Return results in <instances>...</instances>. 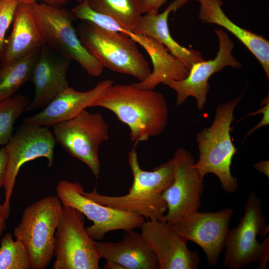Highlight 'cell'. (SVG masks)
I'll return each instance as SVG.
<instances>
[{
  "label": "cell",
  "instance_id": "7a4b0ae2",
  "mask_svg": "<svg viewBox=\"0 0 269 269\" xmlns=\"http://www.w3.org/2000/svg\"><path fill=\"white\" fill-rule=\"evenodd\" d=\"M137 144L134 143L128 153V163L133 182L128 194L118 196L101 195L96 187L91 192H86L84 190L83 193L102 205L135 214L147 220L161 221L167 211L162 193L173 181L174 159L172 157L152 171L143 170L138 162Z\"/></svg>",
  "mask_w": 269,
  "mask_h": 269
},
{
  "label": "cell",
  "instance_id": "e575fe53",
  "mask_svg": "<svg viewBox=\"0 0 269 269\" xmlns=\"http://www.w3.org/2000/svg\"><path fill=\"white\" fill-rule=\"evenodd\" d=\"M103 269H124V267L120 265V264L111 262L107 261L106 263L103 267Z\"/></svg>",
  "mask_w": 269,
  "mask_h": 269
},
{
  "label": "cell",
  "instance_id": "4316f807",
  "mask_svg": "<svg viewBox=\"0 0 269 269\" xmlns=\"http://www.w3.org/2000/svg\"><path fill=\"white\" fill-rule=\"evenodd\" d=\"M18 4L16 0H0V61L6 43L5 35Z\"/></svg>",
  "mask_w": 269,
  "mask_h": 269
},
{
  "label": "cell",
  "instance_id": "e0dca14e",
  "mask_svg": "<svg viewBox=\"0 0 269 269\" xmlns=\"http://www.w3.org/2000/svg\"><path fill=\"white\" fill-rule=\"evenodd\" d=\"M113 82L106 79L98 82L92 89L77 91L70 87L64 90L38 113L24 118L22 123L42 126H53L70 120L93 104Z\"/></svg>",
  "mask_w": 269,
  "mask_h": 269
},
{
  "label": "cell",
  "instance_id": "3957f363",
  "mask_svg": "<svg viewBox=\"0 0 269 269\" xmlns=\"http://www.w3.org/2000/svg\"><path fill=\"white\" fill-rule=\"evenodd\" d=\"M243 95L219 104L212 124L199 131L196 138L199 158L194 167L203 178L209 173L215 175L226 193L238 189L237 178L231 171L232 159L237 151L231 135V125L235 120L234 111Z\"/></svg>",
  "mask_w": 269,
  "mask_h": 269
},
{
  "label": "cell",
  "instance_id": "30bf717a",
  "mask_svg": "<svg viewBox=\"0 0 269 269\" xmlns=\"http://www.w3.org/2000/svg\"><path fill=\"white\" fill-rule=\"evenodd\" d=\"M83 190L79 183L66 180L59 181L56 187L57 195L63 205L76 208L93 222L86 231L93 240H100L111 231L127 232L140 228L144 223V217L97 203L86 197Z\"/></svg>",
  "mask_w": 269,
  "mask_h": 269
},
{
  "label": "cell",
  "instance_id": "d6986e66",
  "mask_svg": "<svg viewBox=\"0 0 269 269\" xmlns=\"http://www.w3.org/2000/svg\"><path fill=\"white\" fill-rule=\"evenodd\" d=\"M96 245L101 258L117 263L124 269H159L157 259L141 234L127 232L117 243L99 242Z\"/></svg>",
  "mask_w": 269,
  "mask_h": 269
},
{
  "label": "cell",
  "instance_id": "4dcf8cb0",
  "mask_svg": "<svg viewBox=\"0 0 269 269\" xmlns=\"http://www.w3.org/2000/svg\"><path fill=\"white\" fill-rule=\"evenodd\" d=\"M263 247L258 262V269H265L269 260V238L268 237L263 242Z\"/></svg>",
  "mask_w": 269,
  "mask_h": 269
},
{
  "label": "cell",
  "instance_id": "d6a6232c",
  "mask_svg": "<svg viewBox=\"0 0 269 269\" xmlns=\"http://www.w3.org/2000/svg\"><path fill=\"white\" fill-rule=\"evenodd\" d=\"M9 214L10 211L4 207L3 204H0V238L6 228V220L8 218Z\"/></svg>",
  "mask_w": 269,
  "mask_h": 269
},
{
  "label": "cell",
  "instance_id": "7402d4cb",
  "mask_svg": "<svg viewBox=\"0 0 269 269\" xmlns=\"http://www.w3.org/2000/svg\"><path fill=\"white\" fill-rule=\"evenodd\" d=\"M198 17L206 23L218 25L237 37L254 55L269 79V41L264 36L240 27L233 22L222 8V0H197Z\"/></svg>",
  "mask_w": 269,
  "mask_h": 269
},
{
  "label": "cell",
  "instance_id": "8992f818",
  "mask_svg": "<svg viewBox=\"0 0 269 269\" xmlns=\"http://www.w3.org/2000/svg\"><path fill=\"white\" fill-rule=\"evenodd\" d=\"M28 5V4H27ZM44 38L52 50L77 62L90 75L100 76L104 67L84 48L73 25L71 11L44 2L28 5Z\"/></svg>",
  "mask_w": 269,
  "mask_h": 269
},
{
  "label": "cell",
  "instance_id": "484cf974",
  "mask_svg": "<svg viewBox=\"0 0 269 269\" xmlns=\"http://www.w3.org/2000/svg\"><path fill=\"white\" fill-rule=\"evenodd\" d=\"M29 269V258L24 244L13 240L10 233H6L0 241V269Z\"/></svg>",
  "mask_w": 269,
  "mask_h": 269
},
{
  "label": "cell",
  "instance_id": "ffe728a7",
  "mask_svg": "<svg viewBox=\"0 0 269 269\" xmlns=\"http://www.w3.org/2000/svg\"><path fill=\"white\" fill-rule=\"evenodd\" d=\"M189 0H174L161 13L143 14L133 30L134 33L150 36L160 42L189 70L195 63L205 59L200 52L186 48L172 38L169 32L168 19L172 11H175Z\"/></svg>",
  "mask_w": 269,
  "mask_h": 269
},
{
  "label": "cell",
  "instance_id": "836d02e7",
  "mask_svg": "<svg viewBox=\"0 0 269 269\" xmlns=\"http://www.w3.org/2000/svg\"><path fill=\"white\" fill-rule=\"evenodd\" d=\"M254 167L258 171L264 174L268 178L269 177V161L264 160L254 164Z\"/></svg>",
  "mask_w": 269,
  "mask_h": 269
},
{
  "label": "cell",
  "instance_id": "ba28073f",
  "mask_svg": "<svg viewBox=\"0 0 269 269\" xmlns=\"http://www.w3.org/2000/svg\"><path fill=\"white\" fill-rule=\"evenodd\" d=\"M85 215L71 206L63 205L55 234L53 269H99L101 259L96 241L87 234Z\"/></svg>",
  "mask_w": 269,
  "mask_h": 269
},
{
  "label": "cell",
  "instance_id": "9a60e30c",
  "mask_svg": "<svg viewBox=\"0 0 269 269\" xmlns=\"http://www.w3.org/2000/svg\"><path fill=\"white\" fill-rule=\"evenodd\" d=\"M141 235L154 253L159 269H196L198 254L190 251L187 241L180 236L171 224L164 220L144 222Z\"/></svg>",
  "mask_w": 269,
  "mask_h": 269
},
{
  "label": "cell",
  "instance_id": "f546056e",
  "mask_svg": "<svg viewBox=\"0 0 269 269\" xmlns=\"http://www.w3.org/2000/svg\"><path fill=\"white\" fill-rule=\"evenodd\" d=\"M7 154L4 146L0 148V188L3 185L7 168Z\"/></svg>",
  "mask_w": 269,
  "mask_h": 269
},
{
  "label": "cell",
  "instance_id": "f1b7e54d",
  "mask_svg": "<svg viewBox=\"0 0 269 269\" xmlns=\"http://www.w3.org/2000/svg\"><path fill=\"white\" fill-rule=\"evenodd\" d=\"M167 0H140L142 14L158 13L161 6Z\"/></svg>",
  "mask_w": 269,
  "mask_h": 269
},
{
  "label": "cell",
  "instance_id": "ac0fdd59",
  "mask_svg": "<svg viewBox=\"0 0 269 269\" xmlns=\"http://www.w3.org/2000/svg\"><path fill=\"white\" fill-rule=\"evenodd\" d=\"M140 44L151 58L153 70L144 80L132 84L141 90H154L160 83L185 79L189 70L156 39L133 32L130 36Z\"/></svg>",
  "mask_w": 269,
  "mask_h": 269
},
{
  "label": "cell",
  "instance_id": "7c38bea8",
  "mask_svg": "<svg viewBox=\"0 0 269 269\" xmlns=\"http://www.w3.org/2000/svg\"><path fill=\"white\" fill-rule=\"evenodd\" d=\"M174 179L162 193L167 205L164 220L172 224L187 214L199 210L204 189V178L194 167L192 154L180 147L174 151Z\"/></svg>",
  "mask_w": 269,
  "mask_h": 269
},
{
  "label": "cell",
  "instance_id": "1f68e13d",
  "mask_svg": "<svg viewBox=\"0 0 269 269\" xmlns=\"http://www.w3.org/2000/svg\"><path fill=\"white\" fill-rule=\"evenodd\" d=\"M18 3H23L25 4H31L36 2V0H16ZM44 3L49 5L60 7L61 5L65 4L68 0H43ZM78 3L81 2L83 0H75Z\"/></svg>",
  "mask_w": 269,
  "mask_h": 269
},
{
  "label": "cell",
  "instance_id": "d4e9b609",
  "mask_svg": "<svg viewBox=\"0 0 269 269\" xmlns=\"http://www.w3.org/2000/svg\"><path fill=\"white\" fill-rule=\"evenodd\" d=\"M28 104V98L22 94L0 101V146L8 142L12 135L15 122Z\"/></svg>",
  "mask_w": 269,
  "mask_h": 269
},
{
  "label": "cell",
  "instance_id": "5b68a950",
  "mask_svg": "<svg viewBox=\"0 0 269 269\" xmlns=\"http://www.w3.org/2000/svg\"><path fill=\"white\" fill-rule=\"evenodd\" d=\"M62 210L57 195L41 199L23 210L13 235L24 244L31 269H45L54 256L55 234Z\"/></svg>",
  "mask_w": 269,
  "mask_h": 269
},
{
  "label": "cell",
  "instance_id": "603a6c76",
  "mask_svg": "<svg viewBox=\"0 0 269 269\" xmlns=\"http://www.w3.org/2000/svg\"><path fill=\"white\" fill-rule=\"evenodd\" d=\"M40 49L13 62L0 66V101L15 95L21 87L30 80Z\"/></svg>",
  "mask_w": 269,
  "mask_h": 269
},
{
  "label": "cell",
  "instance_id": "83f0119b",
  "mask_svg": "<svg viewBox=\"0 0 269 269\" xmlns=\"http://www.w3.org/2000/svg\"><path fill=\"white\" fill-rule=\"evenodd\" d=\"M261 108L259 109L263 114L261 121L254 127L250 129L247 134V136L250 135L258 129L268 126L269 124V98L268 95L264 98L261 103Z\"/></svg>",
  "mask_w": 269,
  "mask_h": 269
},
{
  "label": "cell",
  "instance_id": "cb8c5ba5",
  "mask_svg": "<svg viewBox=\"0 0 269 269\" xmlns=\"http://www.w3.org/2000/svg\"><path fill=\"white\" fill-rule=\"evenodd\" d=\"M94 11L107 15L132 31L142 13L140 0H88Z\"/></svg>",
  "mask_w": 269,
  "mask_h": 269
},
{
  "label": "cell",
  "instance_id": "277c9868",
  "mask_svg": "<svg viewBox=\"0 0 269 269\" xmlns=\"http://www.w3.org/2000/svg\"><path fill=\"white\" fill-rule=\"evenodd\" d=\"M76 31L83 46L103 67L132 75L139 81L150 74L149 64L137 43L128 35L84 20L78 25Z\"/></svg>",
  "mask_w": 269,
  "mask_h": 269
},
{
  "label": "cell",
  "instance_id": "5bb4252c",
  "mask_svg": "<svg viewBox=\"0 0 269 269\" xmlns=\"http://www.w3.org/2000/svg\"><path fill=\"white\" fill-rule=\"evenodd\" d=\"M214 32L219 44L216 56L212 60L195 63L185 79L163 83L176 92L177 106L183 104L189 97H193L196 100L198 110L202 111L206 103L210 77L227 66L234 68L242 67L241 63L232 54L234 44L228 34L222 29H215Z\"/></svg>",
  "mask_w": 269,
  "mask_h": 269
},
{
  "label": "cell",
  "instance_id": "52a82bcc",
  "mask_svg": "<svg viewBox=\"0 0 269 269\" xmlns=\"http://www.w3.org/2000/svg\"><path fill=\"white\" fill-rule=\"evenodd\" d=\"M52 127L56 141L71 156L87 165L97 178L101 169L99 147L109 139V127L101 114L91 113L85 109Z\"/></svg>",
  "mask_w": 269,
  "mask_h": 269
},
{
  "label": "cell",
  "instance_id": "6da1fadb",
  "mask_svg": "<svg viewBox=\"0 0 269 269\" xmlns=\"http://www.w3.org/2000/svg\"><path fill=\"white\" fill-rule=\"evenodd\" d=\"M93 107L112 112L128 126L130 140L134 143L159 135L167 125L168 107L163 94L154 90L139 89L132 84H113Z\"/></svg>",
  "mask_w": 269,
  "mask_h": 269
},
{
  "label": "cell",
  "instance_id": "8fae6325",
  "mask_svg": "<svg viewBox=\"0 0 269 269\" xmlns=\"http://www.w3.org/2000/svg\"><path fill=\"white\" fill-rule=\"evenodd\" d=\"M56 142L47 127L22 123L4 145L8 159L3 185L5 196L3 205L8 211H10V199L20 167L39 157L47 158V166L51 167L54 164Z\"/></svg>",
  "mask_w": 269,
  "mask_h": 269
},
{
  "label": "cell",
  "instance_id": "4fadbf2b",
  "mask_svg": "<svg viewBox=\"0 0 269 269\" xmlns=\"http://www.w3.org/2000/svg\"><path fill=\"white\" fill-rule=\"evenodd\" d=\"M234 210L225 208L217 212H191L170 224L187 241L197 244L204 252L208 263L216 266L225 248Z\"/></svg>",
  "mask_w": 269,
  "mask_h": 269
},
{
  "label": "cell",
  "instance_id": "2e32d148",
  "mask_svg": "<svg viewBox=\"0 0 269 269\" xmlns=\"http://www.w3.org/2000/svg\"><path fill=\"white\" fill-rule=\"evenodd\" d=\"M71 61L46 44L42 47L30 78L35 87L34 96L25 111L44 108L57 95L70 87L67 72Z\"/></svg>",
  "mask_w": 269,
  "mask_h": 269
},
{
  "label": "cell",
  "instance_id": "44dd1931",
  "mask_svg": "<svg viewBox=\"0 0 269 269\" xmlns=\"http://www.w3.org/2000/svg\"><path fill=\"white\" fill-rule=\"evenodd\" d=\"M45 42L28 5L19 3L13 20L12 29L0 59L4 65L39 50Z\"/></svg>",
  "mask_w": 269,
  "mask_h": 269
},
{
  "label": "cell",
  "instance_id": "9c48e42d",
  "mask_svg": "<svg viewBox=\"0 0 269 269\" xmlns=\"http://www.w3.org/2000/svg\"><path fill=\"white\" fill-rule=\"evenodd\" d=\"M268 233L262 200L252 191L246 200L244 216L236 227L229 230L223 266L240 269L253 262L257 263L263 246V243L257 240V236L264 238Z\"/></svg>",
  "mask_w": 269,
  "mask_h": 269
}]
</instances>
